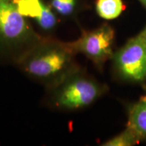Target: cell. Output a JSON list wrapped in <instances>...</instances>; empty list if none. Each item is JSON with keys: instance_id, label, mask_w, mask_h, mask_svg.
Listing matches in <instances>:
<instances>
[{"instance_id": "obj_1", "label": "cell", "mask_w": 146, "mask_h": 146, "mask_svg": "<svg viewBox=\"0 0 146 146\" xmlns=\"http://www.w3.org/2000/svg\"><path fill=\"white\" fill-rule=\"evenodd\" d=\"M75 55L66 42L41 38L24 51L16 62L29 77L50 88L80 68Z\"/></svg>"}, {"instance_id": "obj_2", "label": "cell", "mask_w": 146, "mask_h": 146, "mask_svg": "<svg viewBox=\"0 0 146 146\" xmlns=\"http://www.w3.org/2000/svg\"><path fill=\"white\" fill-rule=\"evenodd\" d=\"M47 89L49 104L53 108L74 111L93 104L109 89L80 68Z\"/></svg>"}, {"instance_id": "obj_3", "label": "cell", "mask_w": 146, "mask_h": 146, "mask_svg": "<svg viewBox=\"0 0 146 146\" xmlns=\"http://www.w3.org/2000/svg\"><path fill=\"white\" fill-rule=\"evenodd\" d=\"M25 18L19 12L14 0H0V50L24 45L29 48L41 39Z\"/></svg>"}, {"instance_id": "obj_4", "label": "cell", "mask_w": 146, "mask_h": 146, "mask_svg": "<svg viewBox=\"0 0 146 146\" xmlns=\"http://www.w3.org/2000/svg\"><path fill=\"white\" fill-rule=\"evenodd\" d=\"M111 60L114 75L120 81L146 83V45L138 35L114 52Z\"/></svg>"}, {"instance_id": "obj_5", "label": "cell", "mask_w": 146, "mask_h": 146, "mask_svg": "<svg viewBox=\"0 0 146 146\" xmlns=\"http://www.w3.org/2000/svg\"><path fill=\"white\" fill-rule=\"evenodd\" d=\"M115 31L108 24H104L94 30L83 31L81 35L74 41L66 42L74 54L85 55L96 68L102 71L108 60L114 54Z\"/></svg>"}, {"instance_id": "obj_6", "label": "cell", "mask_w": 146, "mask_h": 146, "mask_svg": "<svg viewBox=\"0 0 146 146\" xmlns=\"http://www.w3.org/2000/svg\"><path fill=\"white\" fill-rule=\"evenodd\" d=\"M14 2L22 15L34 19L43 31H51L57 25V18L51 6L42 0H14Z\"/></svg>"}, {"instance_id": "obj_7", "label": "cell", "mask_w": 146, "mask_h": 146, "mask_svg": "<svg viewBox=\"0 0 146 146\" xmlns=\"http://www.w3.org/2000/svg\"><path fill=\"white\" fill-rule=\"evenodd\" d=\"M127 127L135 133L139 143L146 142V94L127 105Z\"/></svg>"}, {"instance_id": "obj_8", "label": "cell", "mask_w": 146, "mask_h": 146, "mask_svg": "<svg viewBox=\"0 0 146 146\" xmlns=\"http://www.w3.org/2000/svg\"><path fill=\"white\" fill-rule=\"evenodd\" d=\"M96 8L97 13L102 18L113 20L122 14L125 5L122 0H97Z\"/></svg>"}, {"instance_id": "obj_9", "label": "cell", "mask_w": 146, "mask_h": 146, "mask_svg": "<svg viewBox=\"0 0 146 146\" xmlns=\"http://www.w3.org/2000/svg\"><path fill=\"white\" fill-rule=\"evenodd\" d=\"M139 143L135 133L129 129H126L117 135L113 137L102 144L103 146H133Z\"/></svg>"}, {"instance_id": "obj_10", "label": "cell", "mask_w": 146, "mask_h": 146, "mask_svg": "<svg viewBox=\"0 0 146 146\" xmlns=\"http://www.w3.org/2000/svg\"><path fill=\"white\" fill-rule=\"evenodd\" d=\"M51 8L57 13L68 16L74 13L76 6V0H51Z\"/></svg>"}, {"instance_id": "obj_11", "label": "cell", "mask_w": 146, "mask_h": 146, "mask_svg": "<svg viewBox=\"0 0 146 146\" xmlns=\"http://www.w3.org/2000/svg\"><path fill=\"white\" fill-rule=\"evenodd\" d=\"M138 35L140 36V38H141L142 41H143V43H145V45H146V26L145 27V28L139 33V34H138Z\"/></svg>"}, {"instance_id": "obj_12", "label": "cell", "mask_w": 146, "mask_h": 146, "mask_svg": "<svg viewBox=\"0 0 146 146\" xmlns=\"http://www.w3.org/2000/svg\"><path fill=\"white\" fill-rule=\"evenodd\" d=\"M138 1H139V2L141 3L142 5H143L146 9V0H138Z\"/></svg>"}]
</instances>
